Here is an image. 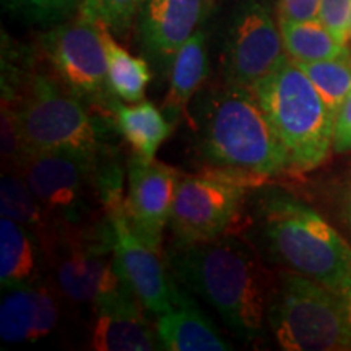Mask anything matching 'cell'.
<instances>
[{
  "label": "cell",
  "instance_id": "6da1fadb",
  "mask_svg": "<svg viewBox=\"0 0 351 351\" xmlns=\"http://www.w3.org/2000/svg\"><path fill=\"white\" fill-rule=\"evenodd\" d=\"M169 270L204 298L236 335L252 340L262 332L271 296L257 254L232 234L199 243L176 241L166 251Z\"/></svg>",
  "mask_w": 351,
  "mask_h": 351
},
{
  "label": "cell",
  "instance_id": "7a4b0ae2",
  "mask_svg": "<svg viewBox=\"0 0 351 351\" xmlns=\"http://www.w3.org/2000/svg\"><path fill=\"white\" fill-rule=\"evenodd\" d=\"M202 153L212 166L243 171L263 181L291 174L287 152L251 86L226 83L210 96Z\"/></svg>",
  "mask_w": 351,
  "mask_h": 351
},
{
  "label": "cell",
  "instance_id": "3957f363",
  "mask_svg": "<svg viewBox=\"0 0 351 351\" xmlns=\"http://www.w3.org/2000/svg\"><path fill=\"white\" fill-rule=\"evenodd\" d=\"M251 90L287 152L291 174L326 163L333 150L335 117L296 62L285 60Z\"/></svg>",
  "mask_w": 351,
  "mask_h": 351
},
{
  "label": "cell",
  "instance_id": "277c9868",
  "mask_svg": "<svg viewBox=\"0 0 351 351\" xmlns=\"http://www.w3.org/2000/svg\"><path fill=\"white\" fill-rule=\"evenodd\" d=\"M261 215L270 251L293 271L339 295L351 276V245L339 231L291 197L265 200Z\"/></svg>",
  "mask_w": 351,
  "mask_h": 351
},
{
  "label": "cell",
  "instance_id": "5b68a950",
  "mask_svg": "<svg viewBox=\"0 0 351 351\" xmlns=\"http://www.w3.org/2000/svg\"><path fill=\"white\" fill-rule=\"evenodd\" d=\"M267 319L282 350H351V327L339 295L298 271L280 275Z\"/></svg>",
  "mask_w": 351,
  "mask_h": 351
},
{
  "label": "cell",
  "instance_id": "8992f818",
  "mask_svg": "<svg viewBox=\"0 0 351 351\" xmlns=\"http://www.w3.org/2000/svg\"><path fill=\"white\" fill-rule=\"evenodd\" d=\"M16 121L26 153L65 150L101 158L103 134L83 99L54 78L38 75L15 98Z\"/></svg>",
  "mask_w": 351,
  "mask_h": 351
},
{
  "label": "cell",
  "instance_id": "52a82bcc",
  "mask_svg": "<svg viewBox=\"0 0 351 351\" xmlns=\"http://www.w3.org/2000/svg\"><path fill=\"white\" fill-rule=\"evenodd\" d=\"M43 245L49 252L57 287L70 301L95 304L124 285L114 261L109 219L96 228L56 223Z\"/></svg>",
  "mask_w": 351,
  "mask_h": 351
},
{
  "label": "cell",
  "instance_id": "ba28073f",
  "mask_svg": "<svg viewBox=\"0 0 351 351\" xmlns=\"http://www.w3.org/2000/svg\"><path fill=\"white\" fill-rule=\"evenodd\" d=\"M263 182L258 176L217 166L182 176L169 219L176 241L199 243L225 234L238 217L245 192Z\"/></svg>",
  "mask_w": 351,
  "mask_h": 351
},
{
  "label": "cell",
  "instance_id": "9c48e42d",
  "mask_svg": "<svg viewBox=\"0 0 351 351\" xmlns=\"http://www.w3.org/2000/svg\"><path fill=\"white\" fill-rule=\"evenodd\" d=\"M101 158L75 152H34L26 156L20 174L57 225H80L86 195L98 176Z\"/></svg>",
  "mask_w": 351,
  "mask_h": 351
},
{
  "label": "cell",
  "instance_id": "30bf717a",
  "mask_svg": "<svg viewBox=\"0 0 351 351\" xmlns=\"http://www.w3.org/2000/svg\"><path fill=\"white\" fill-rule=\"evenodd\" d=\"M43 49L67 90L82 99L106 103L111 90L103 25L80 16L47 33Z\"/></svg>",
  "mask_w": 351,
  "mask_h": 351
},
{
  "label": "cell",
  "instance_id": "8fae6325",
  "mask_svg": "<svg viewBox=\"0 0 351 351\" xmlns=\"http://www.w3.org/2000/svg\"><path fill=\"white\" fill-rule=\"evenodd\" d=\"M289 57L280 26L258 0H244L232 15L225 52L226 82L252 86Z\"/></svg>",
  "mask_w": 351,
  "mask_h": 351
},
{
  "label": "cell",
  "instance_id": "7c38bea8",
  "mask_svg": "<svg viewBox=\"0 0 351 351\" xmlns=\"http://www.w3.org/2000/svg\"><path fill=\"white\" fill-rule=\"evenodd\" d=\"M106 213L112 228L114 261L121 278L145 309L156 315L168 311L173 304L176 287L166 271L160 249L148 244L132 228L124 205Z\"/></svg>",
  "mask_w": 351,
  "mask_h": 351
},
{
  "label": "cell",
  "instance_id": "4fadbf2b",
  "mask_svg": "<svg viewBox=\"0 0 351 351\" xmlns=\"http://www.w3.org/2000/svg\"><path fill=\"white\" fill-rule=\"evenodd\" d=\"M181 173L155 158L132 156L127 165V197L124 210L129 223L155 249H161L163 231L171 212Z\"/></svg>",
  "mask_w": 351,
  "mask_h": 351
},
{
  "label": "cell",
  "instance_id": "5bb4252c",
  "mask_svg": "<svg viewBox=\"0 0 351 351\" xmlns=\"http://www.w3.org/2000/svg\"><path fill=\"white\" fill-rule=\"evenodd\" d=\"M208 0H145L138 34L145 54L158 67H171L176 52L199 29Z\"/></svg>",
  "mask_w": 351,
  "mask_h": 351
},
{
  "label": "cell",
  "instance_id": "9a60e30c",
  "mask_svg": "<svg viewBox=\"0 0 351 351\" xmlns=\"http://www.w3.org/2000/svg\"><path fill=\"white\" fill-rule=\"evenodd\" d=\"M95 322L90 346L98 351H148L156 350V332L152 330L142 313V302L127 287L103 296L95 302Z\"/></svg>",
  "mask_w": 351,
  "mask_h": 351
},
{
  "label": "cell",
  "instance_id": "2e32d148",
  "mask_svg": "<svg viewBox=\"0 0 351 351\" xmlns=\"http://www.w3.org/2000/svg\"><path fill=\"white\" fill-rule=\"evenodd\" d=\"M59 320L54 293L38 282L5 288L0 302V337L7 343H29L51 335Z\"/></svg>",
  "mask_w": 351,
  "mask_h": 351
},
{
  "label": "cell",
  "instance_id": "e0dca14e",
  "mask_svg": "<svg viewBox=\"0 0 351 351\" xmlns=\"http://www.w3.org/2000/svg\"><path fill=\"white\" fill-rule=\"evenodd\" d=\"M155 332L161 348L168 351L231 350L207 315L178 288H174L169 309L158 314Z\"/></svg>",
  "mask_w": 351,
  "mask_h": 351
},
{
  "label": "cell",
  "instance_id": "ac0fdd59",
  "mask_svg": "<svg viewBox=\"0 0 351 351\" xmlns=\"http://www.w3.org/2000/svg\"><path fill=\"white\" fill-rule=\"evenodd\" d=\"M169 88L163 103V112L176 125L186 114L189 101L194 98L208 75L207 38L202 29L192 34L176 52L169 67Z\"/></svg>",
  "mask_w": 351,
  "mask_h": 351
},
{
  "label": "cell",
  "instance_id": "d6986e66",
  "mask_svg": "<svg viewBox=\"0 0 351 351\" xmlns=\"http://www.w3.org/2000/svg\"><path fill=\"white\" fill-rule=\"evenodd\" d=\"M111 111L116 119V125L135 155L143 158H155L158 148L169 137L173 124L166 119L152 101H140L132 106L114 99Z\"/></svg>",
  "mask_w": 351,
  "mask_h": 351
},
{
  "label": "cell",
  "instance_id": "ffe728a7",
  "mask_svg": "<svg viewBox=\"0 0 351 351\" xmlns=\"http://www.w3.org/2000/svg\"><path fill=\"white\" fill-rule=\"evenodd\" d=\"M34 232L10 218H0L2 288L38 282V241Z\"/></svg>",
  "mask_w": 351,
  "mask_h": 351
},
{
  "label": "cell",
  "instance_id": "44dd1931",
  "mask_svg": "<svg viewBox=\"0 0 351 351\" xmlns=\"http://www.w3.org/2000/svg\"><path fill=\"white\" fill-rule=\"evenodd\" d=\"M103 38L108 54V85L111 95L124 103H140L152 82L147 60L132 56L114 39L111 32L103 26Z\"/></svg>",
  "mask_w": 351,
  "mask_h": 351
},
{
  "label": "cell",
  "instance_id": "7402d4cb",
  "mask_svg": "<svg viewBox=\"0 0 351 351\" xmlns=\"http://www.w3.org/2000/svg\"><path fill=\"white\" fill-rule=\"evenodd\" d=\"M0 212L2 217L29 228L41 239V244L56 226L20 173H3L0 179Z\"/></svg>",
  "mask_w": 351,
  "mask_h": 351
},
{
  "label": "cell",
  "instance_id": "603a6c76",
  "mask_svg": "<svg viewBox=\"0 0 351 351\" xmlns=\"http://www.w3.org/2000/svg\"><path fill=\"white\" fill-rule=\"evenodd\" d=\"M278 26L285 52L293 62H315V60L333 59L348 51V47L341 46L319 20H280Z\"/></svg>",
  "mask_w": 351,
  "mask_h": 351
},
{
  "label": "cell",
  "instance_id": "cb8c5ba5",
  "mask_svg": "<svg viewBox=\"0 0 351 351\" xmlns=\"http://www.w3.org/2000/svg\"><path fill=\"white\" fill-rule=\"evenodd\" d=\"M320 95L333 117L337 119L341 106L351 95V52L333 59L315 62H296Z\"/></svg>",
  "mask_w": 351,
  "mask_h": 351
},
{
  "label": "cell",
  "instance_id": "d4e9b609",
  "mask_svg": "<svg viewBox=\"0 0 351 351\" xmlns=\"http://www.w3.org/2000/svg\"><path fill=\"white\" fill-rule=\"evenodd\" d=\"M145 0H82L80 16L106 26L112 33H125Z\"/></svg>",
  "mask_w": 351,
  "mask_h": 351
},
{
  "label": "cell",
  "instance_id": "484cf974",
  "mask_svg": "<svg viewBox=\"0 0 351 351\" xmlns=\"http://www.w3.org/2000/svg\"><path fill=\"white\" fill-rule=\"evenodd\" d=\"M319 21L341 46H346L351 28V0H322Z\"/></svg>",
  "mask_w": 351,
  "mask_h": 351
},
{
  "label": "cell",
  "instance_id": "4316f807",
  "mask_svg": "<svg viewBox=\"0 0 351 351\" xmlns=\"http://www.w3.org/2000/svg\"><path fill=\"white\" fill-rule=\"evenodd\" d=\"M322 0H278L280 20L313 21L319 20Z\"/></svg>",
  "mask_w": 351,
  "mask_h": 351
},
{
  "label": "cell",
  "instance_id": "83f0119b",
  "mask_svg": "<svg viewBox=\"0 0 351 351\" xmlns=\"http://www.w3.org/2000/svg\"><path fill=\"white\" fill-rule=\"evenodd\" d=\"M333 150L345 153L351 150V95L341 106L339 116L335 119L333 130Z\"/></svg>",
  "mask_w": 351,
  "mask_h": 351
},
{
  "label": "cell",
  "instance_id": "f1b7e54d",
  "mask_svg": "<svg viewBox=\"0 0 351 351\" xmlns=\"http://www.w3.org/2000/svg\"><path fill=\"white\" fill-rule=\"evenodd\" d=\"M28 7H32L33 10L41 12V13H51V12H59L67 5L69 0H23Z\"/></svg>",
  "mask_w": 351,
  "mask_h": 351
},
{
  "label": "cell",
  "instance_id": "f546056e",
  "mask_svg": "<svg viewBox=\"0 0 351 351\" xmlns=\"http://www.w3.org/2000/svg\"><path fill=\"white\" fill-rule=\"evenodd\" d=\"M339 298L341 301V306H343L346 320H348L350 327H351V276L348 282L345 283V287L341 288V291L339 293Z\"/></svg>",
  "mask_w": 351,
  "mask_h": 351
},
{
  "label": "cell",
  "instance_id": "4dcf8cb0",
  "mask_svg": "<svg viewBox=\"0 0 351 351\" xmlns=\"http://www.w3.org/2000/svg\"><path fill=\"white\" fill-rule=\"evenodd\" d=\"M346 218H348V223L351 226V189H350V194H348V200H346Z\"/></svg>",
  "mask_w": 351,
  "mask_h": 351
},
{
  "label": "cell",
  "instance_id": "1f68e13d",
  "mask_svg": "<svg viewBox=\"0 0 351 351\" xmlns=\"http://www.w3.org/2000/svg\"><path fill=\"white\" fill-rule=\"evenodd\" d=\"M350 41H351V28H350Z\"/></svg>",
  "mask_w": 351,
  "mask_h": 351
}]
</instances>
